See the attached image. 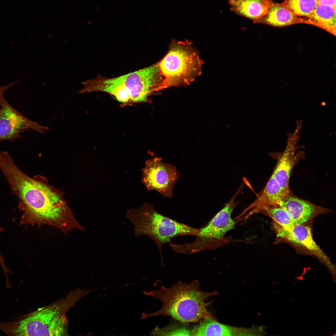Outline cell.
I'll list each match as a JSON object with an SVG mask.
<instances>
[{"label": "cell", "instance_id": "1", "mask_svg": "<svg viewBox=\"0 0 336 336\" xmlns=\"http://www.w3.org/2000/svg\"><path fill=\"white\" fill-rule=\"evenodd\" d=\"M1 170L12 193L19 200L18 207L23 212L20 224L39 226L48 225L65 235L74 229L84 230L72 212L63 193L50 185L45 177H30L13 161L6 163Z\"/></svg>", "mask_w": 336, "mask_h": 336}, {"label": "cell", "instance_id": "2", "mask_svg": "<svg viewBox=\"0 0 336 336\" xmlns=\"http://www.w3.org/2000/svg\"><path fill=\"white\" fill-rule=\"evenodd\" d=\"M156 298L162 303L161 308L155 312L142 314L141 319L149 317L167 316L181 323L188 324L199 322L207 317H214L206 307L212 303L207 302L208 298L217 295L216 291L201 290L199 281L190 283L179 281L170 287H162L159 289L142 292Z\"/></svg>", "mask_w": 336, "mask_h": 336}, {"label": "cell", "instance_id": "3", "mask_svg": "<svg viewBox=\"0 0 336 336\" xmlns=\"http://www.w3.org/2000/svg\"><path fill=\"white\" fill-rule=\"evenodd\" d=\"M83 291H76L62 299L20 317L17 320L0 323V330L10 336H66L68 309L83 296Z\"/></svg>", "mask_w": 336, "mask_h": 336}, {"label": "cell", "instance_id": "4", "mask_svg": "<svg viewBox=\"0 0 336 336\" xmlns=\"http://www.w3.org/2000/svg\"><path fill=\"white\" fill-rule=\"evenodd\" d=\"M127 218L134 226L135 236L150 237L158 246L161 254L163 245L170 243L174 237L183 235L197 236L199 229L179 222L160 214L149 203L127 211Z\"/></svg>", "mask_w": 336, "mask_h": 336}, {"label": "cell", "instance_id": "5", "mask_svg": "<svg viewBox=\"0 0 336 336\" xmlns=\"http://www.w3.org/2000/svg\"><path fill=\"white\" fill-rule=\"evenodd\" d=\"M203 63L191 42L172 40L166 55L158 63L164 77L161 90L190 84L201 74Z\"/></svg>", "mask_w": 336, "mask_h": 336}, {"label": "cell", "instance_id": "6", "mask_svg": "<svg viewBox=\"0 0 336 336\" xmlns=\"http://www.w3.org/2000/svg\"><path fill=\"white\" fill-rule=\"evenodd\" d=\"M239 188L233 196L211 220L205 226L199 228L195 240L190 243L172 244L175 251L191 254L217 247L222 242L224 236L229 231L233 229L235 222L231 217V213L236 205V198L241 191Z\"/></svg>", "mask_w": 336, "mask_h": 336}, {"label": "cell", "instance_id": "7", "mask_svg": "<svg viewBox=\"0 0 336 336\" xmlns=\"http://www.w3.org/2000/svg\"><path fill=\"white\" fill-rule=\"evenodd\" d=\"M130 97L131 103L149 102V97L161 90L164 80L158 63L118 77Z\"/></svg>", "mask_w": 336, "mask_h": 336}, {"label": "cell", "instance_id": "8", "mask_svg": "<svg viewBox=\"0 0 336 336\" xmlns=\"http://www.w3.org/2000/svg\"><path fill=\"white\" fill-rule=\"evenodd\" d=\"M162 160L161 157H155L145 161L142 170V182L148 190H154L164 197L172 198L174 185L180 175L175 166Z\"/></svg>", "mask_w": 336, "mask_h": 336}, {"label": "cell", "instance_id": "9", "mask_svg": "<svg viewBox=\"0 0 336 336\" xmlns=\"http://www.w3.org/2000/svg\"><path fill=\"white\" fill-rule=\"evenodd\" d=\"M33 122L12 107L3 98L0 102V141L13 140L21 137L20 133L33 129L42 133L48 130Z\"/></svg>", "mask_w": 336, "mask_h": 336}, {"label": "cell", "instance_id": "10", "mask_svg": "<svg viewBox=\"0 0 336 336\" xmlns=\"http://www.w3.org/2000/svg\"><path fill=\"white\" fill-rule=\"evenodd\" d=\"M274 227L277 236L305 247L327 266L334 278H335V266L314 241L309 227L303 224H295L293 229L290 231L285 230L278 226Z\"/></svg>", "mask_w": 336, "mask_h": 336}, {"label": "cell", "instance_id": "11", "mask_svg": "<svg viewBox=\"0 0 336 336\" xmlns=\"http://www.w3.org/2000/svg\"><path fill=\"white\" fill-rule=\"evenodd\" d=\"M278 206L288 213L295 224H303L314 216L324 212V208L288 193L279 203Z\"/></svg>", "mask_w": 336, "mask_h": 336}, {"label": "cell", "instance_id": "12", "mask_svg": "<svg viewBox=\"0 0 336 336\" xmlns=\"http://www.w3.org/2000/svg\"><path fill=\"white\" fill-rule=\"evenodd\" d=\"M83 88L80 94L92 92H106L114 96L119 101L124 104L131 103L129 95L118 77L108 78L98 75L95 78L82 82Z\"/></svg>", "mask_w": 336, "mask_h": 336}, {"label": "cell", "instance_id": "13", "mask_svg": "<svg viewBox=\"0 0 336 336\" xmlns=\"http://www.w3.org/2000/svg\"><path fill=\"white\" fill-rule=\"evenodd\" d=\"M294 14L282 3H274L268 13L254 23H261L277 27H282L293 24L305 23L313 25L309 18H304Z\"/></svg>", "mask_w": 336, "mask_h": 336}, {"label": "cell", "instance_id": "14", "mask_svg": "<svg viewBox=\"0 0 336 336\" xmlns=\"http://www.w3.org/2000/svg\"><path fill=\"white\" fill-rule=\"evenodd\" d=\"M288 193L282 187L272 174L261 194L244 211L251 209V212L252 213L258 212L264 207L278 206Z\"/></svg>", "mask_w": 336, "mask_h": 336}, {"label": "cell", "instance_id": "15", "mask_svg": "<svg viewBox=\"0 0 336 336\" xmlns=\"http://www.w3.org/2000/svg\"><path fill=\"white\" fill-rule=\"evenodd\" d=\"M274 2L272 0H229L231 10L255 21L268 13Z\"/></svg>", "mask_w": 336, "mask_h": 336}, {"label": "cell", "instance_id": "16", "mask_svg": "<svg viewBox=\"0 0 336 336\" xmlns=\"http://www.w3.org/2000/svg\"><path fill=\"white\" fill-rule=\"evenodd\" d=\"M294 147L292 144L288 145L278 160L272 174L280 186L287 193L290 192V175L295 161Z\"/></svg>", "mask_w": 336, "mask_h": 336}, {"label": "cell", "instance_id": "17", "mask_svg": "<svg viewBox=\"0 0 336 336\" xmlns=\"http://www.w3.org/2000/svg\"><path fill=\"white\" fill-rule=\"evenodd\" d=\"M309 18L315 25L335 35L336 7L318 4Z\"/></svg>", "mask_w": 336, "mask_h": 336}, {"label": "cell", "instance_id": "18", "mask_svg": "<svg viewBox=\"0 0 336 336\" xmlns=\"http://www.w3.org/2000/svg\"><path fill=\"white\" fill-rule=\"evenodd\" d=\"M258 212L267 213L274 220L276 224L283 229L287 231L291 230L294 223L288 213L283 208L278 206L264 207Z\"/></svg>", "mask_w": 336, "mask_h": 336}, {"label": "cell", "instance_id": "19", "mask_svg": "<svg viewBox=\"0 0 336 336\" xmlns=\"http://www.w3.org/2000/svg\"><path fill=\"white\" fill-rule=\"evenodd\" d=\"M282 3L296 15L307 18L318 5L317 0H284Z\"/></svg>", "mask_w": 336, "mask_h": 336}, {"label": "cell", "instance_id": "20", "mask_svg": "<svg viewBox=\"0 0 336 336\" xmlns=\"http://www.w3.org/2000/svg\"><path fill=\"white\" fill-rule=\"evenodd\" d=\"M187 324H170L160 328L158 326L150 332V335L159 336H192V328Z\"/></svg>", "mask_w": 336, "mask_h": 336}, {"label": "cell", "instance_id": "21", "mask_svg": "<svg viewBox=\"0 0 336 336\" xmlns=\"http://www.w3.org/2000/svg\"><path fill=\"white\" fill-rule=\"evenodd\" d=\"M3 230V229L2 228L0 227V232ZM4 260L3 258L2 257L0 254V264L2 267L4 272L7 277V284L8 283V273H12L9 269H8L6 267L5 264L4 263Z\"/></svg>", "mask_w": 336, "mask_h": 336}, {"label": "cell", "instance_id": "22", "mask_svg": "<svg viewBox=\"0 0 336 336\" xmlns=\"http://www.w3.org/2000/svg\"><path fill=\"white\" fill-rule=\"evenodd\" d=\"M318 4L336 7V0H317Z\"/></svg>", "mask_w": 336, "mask_h": 336}, {"label": "cell", "instance_id": "23", "mask_svg": "<svg viewBox=\"0 0 336 336\" xmlns=\"http://www.w3.org/2000/svg\"><path fill=\"white\" fill-rule=\"evenodd\" d=\"M11 84L4 86H0V102L4 98L3 94L8 89L12 87Z\"/></svg>", "mask_w": 336, "mask_h": 336}]
</instances>
